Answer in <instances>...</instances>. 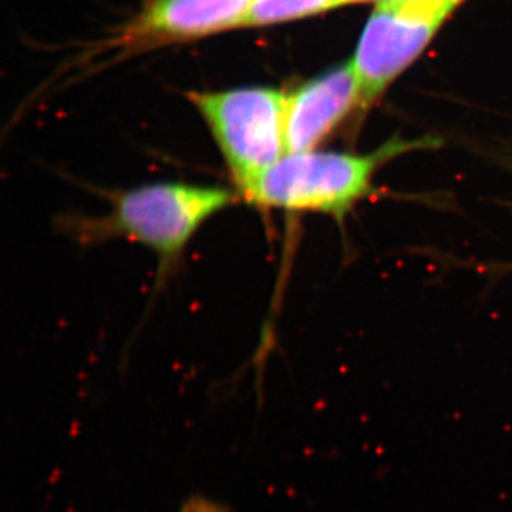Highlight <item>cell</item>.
Masks as SVG:
<instances>
[{
  "instance_id": "1",
  "label": "cell",
  "mask_w": 512,
  "mask_h": 512,
  "mask_svg": "<svg viewBox=\"0 0 512 512\" xmlns=\"http://www.w3.org/2000/svg\"><path fill=\"white\" fill-rule=\"evenodd\" d=\"M238 192L187 183H153L114 192L110 210L66 218L70 237L84 244L128 239L153 251L161 269L180 259L198 229L237 201Z\"/></svg>"
},
{
  "instance_id": "2",
  "label": "cell",
  "mask_w": 512,
  "mask_h": 512,
  "mask_svg": "<svg viewBox=\"0 0 512 512\" xmlns=\"http://www.w3.org/2000/svg\"><path fill=\"white\" fill-rule=\"evenodd\" d=\"M402 150L389 146L369 156L316 150L286 154L242 198L259 208L342 218L372 191L379 165Z\"/></svg>"
},
{
  "instance_id": "3",
  "label": "cell",
  "mask_w": 512,
  "mask_h": 512,
  "mask_svg": "<svg viewBox=\"0 0 512 512\" xmlns=\"http://www.w3.org/2000/svg\"><path fill=\"white\" fill-rule=\"evenodd\" d=\"M220 147L239 197L288 154V96L272 89L190 93Z\"/></svg>"
},
{
  "instance_id": "4",
  "label": "cell",
  "mask_w": 512,
  "mask_h": 512,
  "mask_svg": "<svg viewBox=\"0 0 512 512\" xmlns=\"http://www.w3.org/2000/svg\"><path fill=\"white\" fill-rule=\"evenodd\" d=\"M463 0H382L367 22L355 59L360 106L372 103L429 45Z\"/></svg>"
},
{
  "instance_id": "5",
  "label": "cell",
  "mask_w": 512,
  "mask_h": 512,
  "mask_svg": "<svg viewBox=\"0 0 512 512\" xmlns=\"http://www.w3.org/2000/svg\"><path fill=\"white\" fill-rule=\"evenodd\" d=\"M255 0H150L120 33L126 47L181 42L247 25Z\"/></svg>"
},
{
  "instance_id": "6",
  "label": "cell",
  "mask_w": 512,
  "mask_h": 512,
  "mask_svg": "<svg viewBox=\"0 0 512 512\" xmlns=\"http://www.w3.org/2000/svg\"><path fill=\"white\" fill-rule=\"evenodd\" d=\"M355 104L360 87L352 60L288 96V154L316 150Z\"/></svg>"
},
{
  "instance_id": "7",
  "label": "cell",
  "mask_w": 512,
  "mask_h": 512,
  "mask_svg": "<svg viewBox=\"0 0 512 512\" xmlns=\"http://www.w3.org/2000/svg\"><path fill=\"white\" fill-rule=\"evenodd\" d=\"M339 8V0H255L247 25L268 26Z\"/></svg>"
},
{
  "instance_id": "8",
  "label": "cell",
  "mask_w": 512,
  "mask_h": 512,
  "mask_svg": "<svg viewBox=\"0 0 512 512\" xmlns=\"http://www.w3.org/2000/svg\"><path fill=\"white\" fill-rule=\"evenodd\" d=\"M180 512H231L227 505L204 497V495H194L190 500L184 501Z\"/></svg>"
},
{
  "instance_id": "9",
  "label": "cell",
  "mask_w": 512,
  "mask_h": 512,
  "mask_svg": "<svg viewBox=\"0 0 512 512\" xmlns=\"http://www.w3.org/2000/svg\"><path fill=\"white\" fill-rule=\"evenodd\" d=\"M357 2H369V0H339V6L348 5V3H357ZM377 2H382V0H377Z\"/></svg>"
}]
</instances>
